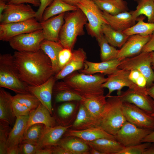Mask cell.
<instances>
[{"label":"cell","instance_id":"cell-1","mask_svg":"<svg viewBox=\"0 0 154 154\" xmlns=\"http://www.w3.org/2000/svg\"><path fill=\"white\" fill-rule=\"evenodd\" d=\"M12 63L19 78L28 85L42 84L54 74L50 58L40 49L35 52L16 51Z\"/></svg>","mask_w":154,"mask_h":154},{"label":"cell","instance_id":"cell-2","mask_svg":"<svg viewBox=\"0 0 154 154\" xmlns=\"http://www.w3.org/2000/svg\"><path fill=\"white\" fill-rule=\"evenodd\" d=\"M104 75L72 73L64 78L63 81L57 83L54 85V88L58 92L70 91L82 98L104 92V88L102 85L107 79Z\"/></svg>","mask_w":154,"mask_h":154},{"label":"cell","instance_id":"cell-3","mask_svg":"<svg viewBox=\"0 0 154 154\" xmlns=\"http://www.w3.org/2000/svg\"><path fill=\"white\" fill-rule=\"evenodd\" d=\"M64 20L58 42L64 48L72 50L78 37L84 34V27L87 23L88 20L83 12L78 8L71 12L65 13Z\"/></svg>","mask_w":154,"mask_h":154},{"label":"cell","instance_id":"cell-4","mask_svg":"<svg viewBox=\"0 0 154 154\" xmlns=\"http://www.w3.org/2000/svg\"><path fill=\"white\" fill-rule=\"evenodd\" d=\"M107 98L100 126L114 136L127 121L123 112V102L119 96L111 95Z\"/></svg>","mask_w":154,"mask_h":154},{"label":"cell","instance_id":"cell-5","mask_svg":"<svg viewBox=\"0 0 154 154\" xmlns=\"http://www.w3.org/2000/svg\"><path fill=\"white\" fill-rule=\"evenodd\" d=\"M13 55H0V87L11 90L17 94L30 93L28 86L19 78L12 63Z\"/></svg>","mask_w":154,"mask_h":154},{"label":"cell","instance_id":"cell-6","mask_svg":"<svg viewBox=\"0 0 154 154\" xmlns=\"http://www.w3.org/2000/svg\"><path fill=\"white\" fill-rule=\"evenodd\" d=\"M77 6L82 10L87 19L88 23L86 25L88 34L96 38L103 34L102 25L109 23L104 17L102 11L94 1L81 0Z\"/></svg>","mask_w":154,"mask_h":154},{"label":"cell","instance_id":"cell-7","mask_svg":"<svg viewBox=\"0 0 154 154\" xmlns=\"http://www.w3.org/2000/svg\"><path fill=\"white\" fill-rule=\"evenodd\" d=\"M151 61L150 52H141L135 56L121 60L118 68L138 71L146 78L148 87L154 82V71L151 67Z\"/></svg>","mask_w":154,"mask_h":154},{"label":"cell","instance_id":"cell-8","mask_svg":"<svg viewBox=\"0 0 154 154\" xmlns=\"http://www.w3.org/2000/svg\"><path fill=\"white\" fill-rule=\"evenodd\" d=\"M130 72L129 70L118 68L108 75L107 80L102 85V88H107L108 90V92L106 96V98L111 96L112 92L115 90L117 91V95H119L122 89L125 87L146 93V88L139 87L130 79Z\"/></svg>","mask_w":154,"mask_h":154},{"label":"cell","instance_id":"cell-9","mask_svg":"<svg viewBox=\"0 0 154 154\" xmlns=\"http://www.w3.org/2000/svg\"><path fill=\"white\" fill-rule=\"evenodd\" d=\"M40 29H42L40 22L35 18L19 22L0 24V40L9 42L17 35Z\"/></svg>","mask_w":154,"mask_h":154},{"label":"cell","instance_id":"cell-10","mask_svg":"<svg viewBox=\"0 0 154 154\" xmlns=\"http://www.w3.org/2000/svg\"><path fill=\"white\" fill-rule=\"evenodd\" d=\"M44 37L42 29L20 35L10 40L9 45L19 51L35 52L40 49V45Z\"/></svg>","mask_w":154,"mask_h":154},{"label":"cell","instance_id":"cell-11","mask_svg":"<svg viewBox=\"0 0 154 154\" xmlns=\"http://www.w3.org/2000/svg\"><path fill=\"white\" fill-rule=\"evenodd\" d=\"M153 131L139 127L127 121L114 136L117 141L126 147L142 143L144 138Z\"/></svg>","mask_w":154,"mask_h":154},{"label":"cell","instance_id":"cell-12","mask_svg":"<svg viewBox=\"0 0 154 154\" xmlns=\"http://www.w3.org/2000/svg\"><path fill=\"white\" fill-rule=\"evenodd\" d=\"M123 112L127 121L141 128L154 130V117L133 104L123 102Z\"/></svg>","mask_w":154,"mask_h":154},{"label":"cell","instance_id":"cell-13","mask_svg":"<svg viewBox=\"0 0 154 154\" xmlns=\"http://www.w3.org/2000/svg\"><path fill=\"white\" fill-rule=\"evenodd\" d=\"M36 11L28 4H7L2 16L0 24H4L25 21L35 18Z\"/></svg>","mask_w":154,"mask_h":154},{"label":"cell","instance_id":"cell-14","mask_svg":"<svg viewBox=\"0 0 154 154\" xmlns=\"http://www.w3.org/2000/svg\"><path fill=\"white\" fill-rule=\"evenodd\" d=\"M117 96L123 102L133 104L151 114L154 112V102L146 93L128 88Z\"/></svg>","mask_w":154,"mask_h":154},{"label":"cell","instance_id":"cell-15","mask_svg":"<svg viewBox=\"0 0 154 154\" xmlns=\"http://www.w3.org/2000/svg\"><path fill=\"white\" fill-rule=\"evenodd\" d=\"M150 35L135 34L130 36L125 43L118 50L117 58L121 61L135 56L141 52L142 49L149 40Z\"/></svg>","mask_w":154,"mask_h":154},{"label":"cell","instance_id":"cell-16","mask_svg":"<svg viewBox=\"0 0 154 154\" xmlns=\"http://www.w3.org/2000/svg\"><path fill=\"white\" fill-rule=\"evenodd\" d=\"M104 93L102 92L84 97L80 102L97 126H100L101 116L106 103V98Z\"/></svg>","mask_w":154,"mask_h":154},{"label":"cell","instance_id":"cell-17","mask_svg":"<svg viewBox=\"0 0 154 154\" xmlns=\"http://www.w3.org/2000/svg\"><path fill=\"white\" fill-rule=\"evenodd\" d=\"M52 76L43 83L37 86L28 85L27 90L29 93L35 96L41 103L52 113V90L56 80Z\"/></svg>","mask_w":154,"mask_h":154},{"label":"cell","instance_id":"cell-18","mask_svg":"<svg viewBox=\"0 0 154 154\" xmlns=\"http://www.w3.org/2000/svg\"><path fill=\"white\" fill-rule=\"evenodd\" d=\"M72 126L45 127L41 138L36 145L37 149L56 145L63 135Z\"/></svg>","mask_w":154,"mask_h":154},{"label":"cell","instance_id":"cell-19","mask_svg":"<svg viewBox=\"0 0 154 154\" xmlns=\"http://www.w3.org/2000/svg\"><path fill=\"white\" fill-rule=\"evenodd\" d=\"M65 133L66 137L74 136L86 141L103 138L116 140L115 136L108 133L100 126L81 130L68 129Z\"/></svg>","mask_w":154,"mask_h":154},{"label":"cell","instance_id":"cell-20","mask_svg":"<svg viewBox=\"0 0 154 154\" xmlns=\"http://www.w3.org/2000/svg\"><path fill=\"white\" fill-rule=\"evenodd\" d=\"M121 60L117 58L100 62H94L85 60L84 68L80 70L81 73L92 74L100 73L104 75H109L118 69Z\"/></svg>","mask_w":154,"mask_h":154},{"label":"cell","instance_id":"cell-21","mask_svg":"<svg viewBox=\"0 0 154 154\" xmlns=\"http://www.w3.org/2000/svg\"><path fill=\"white\" fill-rule=\"evenodd\" d=\"M86 58V53L83 49L80 48L73 51L69 62L61 70L56 74L54 77L56 80L64 79L74 72L82 69Z\"/></svg>","mask_w":154,"mask_h":154},{"label":"cell","instance_id":"cell-22","mask_svg":"<svg viewBox=\"0 0 154 154\" xmlns=\"http://www.w3.org/2000/svg\"><path fill=\"white\" fill-rule=\"evenodd\" d=\"M65 13L40 22L44 39L58 42L59 34L64 22Z\"/></svg>","mask_w":154,"mask_h":154},{"label":"cell","instance_id":"cell-23","mask_svg":"<svg viewBox=\"0 0 154 154\" xmlns=\"http://www.w3.org/2000/svg\"><path fill=\"white\" fill-rule=\"evenodd\" d=\"M103 15L109 25L114 30L122 32L134 25L135 23L131 11L113 15L104 11Z\"/></svg>","mask_w":154,"mask_h":154},{"label":"cell","instance_id":"cell-24","mask_svg":"<svg viewBox=\"0 0 154 154\" xmlns=\"http://www.w3.org/2000/svg\"><path fill=\"white\" fill-rule=\"evenodd\" d=\"M51 115L48 109L41 103L29 114L25 133L29 127L36 124H43L46 127L54 126L55 119Z\"/></svg>","mask_w":154,"mask_h":154},{"label":"cell","instance_id":"cell-25","mask_svg":"<svg viewBox=\"0 0 154 154\" xmlns=\"http://www.w3.org/2000/svg\"><path fill=\"white\" fill-rule=\"evenodd\" d=\"M12 96L4 89H0V119L9 125L14 124L15 121L12 105Z\"/></svg>","mask_w":154,"mask_h":154},{"label":"cell","instance_id":"cell-26","mask_svg":"<svg viewBox=\"0 0 154 154\" xmlns=\"http://www.w3.org/2000/svg\"><path fill=\"white\" fill-rule=\"evenodd\" d=\"M66 137L60 139L56 145L66 149L70 154H90L91 147L85 141L74 136Z\"/></svg>","mask_w":154,"mask_h":154},{"label":"cell","instance_id":"cell-27","mask_svg":"<svg viewBox=\"0 0 154 154\" xmlns=\"http://www.w3.org/2000/svg\"><path fill=\"white\" fill-rule=\"evenodd\" d=\"M29 117V115H27L16 117L14 126L9 134L8 148L19 146L22 142Z\"/></svg>","mask_w":154,"mask_h":154},{"label":"cell","instance_id":"cell-28","mask_svg":"<svg viewBox=\"0 0 154 154\" xmlns=\"http://www.w3.org/2000/svg\"><path fill=\"white\" fill-rule=\"evenodd\" d=\"M85 142L91 148L97 150L102 154H118L124 147L116 140L108 138Z\"/></svg>","mask_w":154,"mask_h":154},{"label":"cell","instance_id":"cell-29","mask_svg":"<svg viewBox=\"0 0 154 154\" xmlns=\"http://www.w3.org/2000/svg\"><path fill=\"white\" fill-rule=\"evenodd\" d=\"M40 48L50 58L53 71L54 74H56L58 64L59 54L64 47L58 42L44 39L41 42Z\"/></svg>","mask_w":154,"mask_h":154},{"label":"cell","instance_id":"cell-30","mask_svg":"<svg viewBox=\"0 0 154 154\" xmlns=\"http://www.w3.org/2000/svg\"><path fill=\"white\" fill-rule=\"evenodd\" d=\"M94 1L101 10L112 15L129 10L127 3L124 0H95Z\"/></svg>","mask_w":154,"mask_h":154},{"label":"cell","instance_id":"cell-31","mask_svg":"<svg viewBox=\"0 0 154 154\" xmlns=\"http://www.w3.org/2000/svg\"><path fill=\"white\" fill-rule=\"evenodd\" d=\"M102 33L108 43L111 45L121 48L127 40L129 36L122 32L116 31L109 24H103L102 27Z\"/></svg>","mask_w":154,"mask_h":154},{"label":"cell","instance_id":"cell-32","mask_svg":"<svg viewBox=\"0 0 154 154\" xmlns=\"http://www.w3.org/2000/svg\"><path fill=\"white\" fill-rule=\"evenodd\" d=\"M77 6L70 5L62 0H54L45 10L40 22L45 21L55 15L76 10Z\"/></svg>","mask_w":154,"mask_h":154},{"label":"cell","instance_id":"cell-33","mask_svg":"<svg viewBox=\"0 0 154 154\" xmlns=\"http://www.w3.org/2000/svg\"><path fill=\"white\" fill-rule=\"evenodd\" d=\"M136 9L131 11L133 18L135 21L140 15H144L147 18L148 22L154 23V1L153 0H138Z\"/></svg>","mask_w":154,"mask_h":154},{"label":"cell","instance_id":"cell-34","mask_svg":"<svg viewBox=\"0 0 154 154\" xmlns=\"http://www.w3.org/2000/svg\"><path fill=\"white\" fill-rule=\"evenodd\" d=\"M97 126L84 105L81 103L76 118L72 127L73 129L83 130Z\"/></svg>","mask_w":154,"mask_h":154},{"label":"cell","instance_id":"cell-35","mask_svg":"<svg viewBox=\"0 0 154 154\" xmlns=\"http://www.w3.org/2000/svg\"><path fill=\"white\" fill-rule=\"evenodd\" d=\"M145 19L143 15L140 16L137 19V22L136 24L122 32L129 36L135 34L143 35H151L154 31V23L145 22L144 21Z\"/></svg>","mask_w":154,"mask_h":154},{"label":"cell","instance_id":"cell-36","mask_svg":"<svg viewBox=\"0 0 154 154\" xmlns=\"http://www.w3.org/2000/svg\"><path fill=\"white\" fill-rule=\"evenodd\" d=\"M96 39L100 48V57L102 62L117 58L118 50L108 43L103 34Z\"/></svg>","mask_w":154,"mask_h":154},{"label":"cell","instance_id":"cell-37","mask_svg":"<svg viewBox=\"0 0 154 154\" xmlns=\"http://www.w3.org/2000/svg\"><path fill=\"white\" fill-rule=\"evenodd\" d=\"M45 128L42 123L33 125L27 129L24 134L22 142H27L36 145L38 142Z\"/></svg>","mask_w":154,"mask_h":154},{"label":"cell","instance_id":"cell-38","mask_svg":"<svg viewBox=\"0 0 154 154\" xmlns=\"http://www.w3.org/2000/svg\"><path fill=\"white\" fill-rule=\"evenodd\" d=\"M13 99L26 106L31 112L36 109L41 103L39 100L31 93L17 94Z\"/></svg>","mask_w":154,"mask_h":154},{"label":"cell","instance_id":"cell-39","mask_svg":"<svg viewBox=\"0 0 154 154\" xmlns=\"http://www.w3.org/2000/svg\"><path fill=\"white\" fill-rule=\"evenodd\" d=\"M9 125L0 121V154H7L8 149L7 143L10 130Z\"/></svg>","mask_w":154,"mask_h":154},{"label":"cell","instance_id":"cell-40","mask_svg":"<svg viewBox=\"0 0 154 154\" xmlns=\"http://www.w3.org/2000/svg\"><path fill=\"white\" fill-rule=\"evenodd\" d=\"M151 143L143 142L139 144L124 147L118 154H144Z\"/></svg>","mask_w":154,"mask_h":154},{"label":"cell","instance_id":"cell-41","mask_svg":"<svg viewBox=\"0 0 154 154\" xmlns=\"http://www.w3.org/2000/svg\"><path fill=\"white\" fill-rule=\"evenodd\" d=\"M82 98L78 94L72 92L64 90L58 92L56 94L55 100L56 102L77 101L80 102Z\"/></svg>","mask_w":154,"mask_h":154},{"label":"cell","instance_id":"cell-42","mask_svg":"<svg viewBox=\"0 0 154 154\" xmlns=\"http://www.w3.org/2000/svg\"><path fill=\"white\" fill-rule=\"evenodd\" d=\"M72 50L64 48L59 52L57 67L56 74L61 70L70 60L72 55Z\"/></svg>","mask_w":154,"mask_h":154},{"label":"cell","instance_id":"cell-43","mask_svg":"<svg viewBox=\"0 0 154 154\" xmlns=\"http://www.w3.org/2000/svg\"><path fill=\"white\" fill-rule=\"evenodd\" d=\"M129 77L133 83L139 87L143 88H146V80L138 71L134 70H130Z\"/></svg>","mask_w":154,"mask_h":154},{"label":"cell","instance_id":"cell-44","mask_svg":"<svg viewBox=\"0 0 154 154\" xmlns=\"http://www.w3.org/2000/svg\"><path fill=\"white\" fill-rule=\"evenodd\" d=\"M75 108V105L73 103H66L63 104L58 108V115L62 118H67L72 114Z\"/></svg>","mask_w":154,"mask_h":154},{"label":"cell","instance_id":"cell-45","mask_svg":"<svg viewBox=\"0 0 154 154\" xmlns=\"http://www.w3.org/2000/svg\"><path fill=\"white\" fill-rule=\"evenodd\" d=\"M12 105L14 113L16 118L19 116L29 115L32 112L28 107L13 99Z\"/></svg>","mask_w":154,"mask_h":154},{"label":"cell","instance_id":"cell-46","mask_svg":"<svg viewBox=\"0 0 154 154\" xmlns=\"http://www.w3.org/2000/svg\"><path fill=\"white\" fill-rule=\"evenodd\" d=\"M19 148L20 154H34L37 150L36 145L25 142H22Z\"/></svg>","mask_w":154,"mask_h":154},{"label":"cell","instance_id":"cell-47","mask_svg":"<svg viewBox=\"0 0 154 154\" xmlns=\"http://www.w3.org/2000/svg\"><path fill=\"white\" fill-rule=\"evenodd\" d=\"M40 5L36 11L35 19L39 22L41 21L42 16L45 9L50 5L54 0H40Z\"/></svg>","mask_w":154,"mask_h":154},{"label":"cell","instance_id":"cell-48","mask_svg":"<svg viewBox=\"0 0 154 154\" xmlns=\"http://www.w3.org/2000/svg\"><path fill=\"white\" fill-rule=\"evenodd\" d=\"M154 51V31L150 35V38L143 47L141 52H150Z\"/></svg>","mask_w":154,"mask_h":154},{"label":"cell","instance_id":"cell-49","mask_svg":"<svg viewBox=\"0 0 154 154\" xmlns=\"http://www.w3.org/2000/svg\"><path fill=\"white\" fill-rule=\"evenodd\" d=\"M25 3H31L36 7H39L40 5V0H11L7 4H18Z\"/></svg>","mask_w":154,"mask_h":154},{"label":"cell","instance_id":"cell-50","mask_svg":"<svg viewBox=\"0 0 154 154\" xmlns=\"http://www.w3.org/2000/svg\"><path fill=\"white\" fill-rule=\"evenodd\" d=\"M53 148V154H70V153L66 149L58 146Z\"/></svg>","mask_w":154,"mask_h":154},{"label":"cell","instance_id":"cell-51","mask_svg":"<svg viewBox=\"0 0 154 154\" xmlns=\"http://www.w3.org/2000/svg\"><path fill=\"white\" fill-rule=\"evenodd\" d=\"M143 142L154 143V130L144 138L142 141Z\"/></svg>","mask_w":154,"mask_h":154},{"label":"cell","instance_id":"cell-52","mask_svg":"<svg viewBox=\"0 0 154 154\" xmlns=\"http://www.w3.org/2000/svg\"><path fill=\"white\" fill-rule=\"evenodd\" d=\"M53 153V148H42L37 149L35 154H52Z\"/></svg>","mask_w":154,"mask_h":154},{"label":"cell","instance_id":"cell-53","mask_svg":"<svg viewBox=\"0 0 154 154\" xmlns=\"http://www.w3.org/2000/svg\"><path fill=\"white\" fill-rule=\"evenodd\" d=\"M146 93L153 100L154 102V82L149 86L146 88Z\"/></svg>","mask_w":154,"mask_h":154},{"label":"cell","instance_id":"cell-54","mask_svg":"<svg viewBox=\"0 0 154 154\" xmlns=\"http://www.w3.org/2000/svg\"><path fill=\"white\" fill-rule=\"evenodd\" d=\"M20 154L19 145L8 148L7 154Z\"/></svg>","mask_w":154,"mask_h":154},{"label":"cell","instance_id":"cell-55","mask_svg":"<svg viewBox=\"0 0 154 154\" xmlns=\"http://www.w3.org/2000/svg\"><path fill=\"white\" fill-rule=\"evenodd\" d=\"M144 154H154V143H151V145L145 150Z\"/></svg>","mask_w":154,"mask_h":154},{"label":"cell","instance_id":"cell-56","mask_svg":"<svg viewBox=\"0 0 154 154\" xmlns=\"http://www.w3.org/2000/svg\"><path fill=\"white\" fill-rule=\"evenodd\" d=\"M70 5L77 6V4L81 0H62Z\"/></svg>","mask_w":154,"mask_h":154},{"label":"cell","instance_id":"cell-57","mask_svg":"<svg viewBox=\"0 0 154 154\" xmlns=\"http://www.w3.org/2000/svg\"><path fill=\"white\" fill-rule=\"evenodd\" d=\"M7 4L4 2L0 1V19L1 18L3 13L6 8Z\"/></svg>","mask_w":154,"mask_h":154},{"label":"cell","instance_id":"cell-58","mask_svg":"<svg viewBox=\"0 0 154 154\" xmlns=\"http://www.w3.org/2000/svg\"><path fill=\"white\" fill-rule=\"evenodd\" d=\"M150 53L151 59V66L152 69L154 71V51L151 52Z\"/></svg>","mask_w":154,"mask_h":154},{"label":"cell","instance_id":"cell-59","mask_svg":"<svg viewBox=\"0 0 154 154\" xmlns=\"http://www.w3.org/2000/svg\"><path fill=\"white\" fill-rule=\"evenodd\" d=\"M90 153L91 154H102V153L97 150L93 148H91Z\"/></svg>","mask_w":154,"mask_h":154},{"label":"cell","instance_id":"cell-60","mask_svg":"<svg viewBox=\"0 0 154 154\" xmlns=\"http://www.w3.org/2000/svg\"><path fill=\"white\" fill-rule=\"evenodd\" d=\"M11 0H0V1L4 2L6 3H8Z\"/></svg>","mask_w":154,"mask_h":154},{"label":"cell","instance_id":"cell-61","mask_svg":"<svg viewBox=\"0 0 154 154\" xmlns=\"http://www.w3.org/2000/svg\"><path fill=\"white\" fill-rule=\"evenodd\" d=\"M151 115L153 117H154V112L151 114Z\"/></svg>","mask_w":154,"mask_h":154},{"label":"cell","instance_id":"cell-62","mask_svg":"<svg viewBox=\"0 0 154 154\" xmlns=\"http://www.w3.org/2000/svg\"><path fill=\"white\" fill-rule=\"evenodd\" d=\"M91 0V1H94L95 0Z\"/></svg>","mask_w":154,"mask_h":154},{"label":"cell","instance_id":"cell-63","mask_svg":"<svg viewBox=\"0 0 154 154\" xmlns=\"http://www.w3.org/2000/svg\"><path fill=\"white\" fill-rule=\"evenodd\" d=\"M134 0L136 1H137L138 0ZM153 0L154 1V0Z\"/></svg>","mask_w":154,"mask_h":154}]
</instances>
